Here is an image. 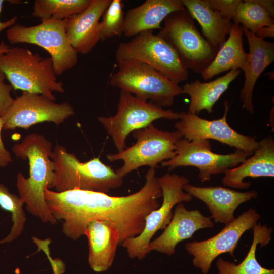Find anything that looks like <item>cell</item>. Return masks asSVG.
<instances>
[{"instance_id":"44dd1931","label":"cell","mask_w":274,"mask_h":274,"mask_svg":"<svg viewBox=\"0 0 274 274\" xmlns=\"http://www.w3.org/2000/svg\"><path fill=\"white\" fill-rule=\"evenodd\" d=\"M85 235L88 239L90 267L95 272L106 271L113 263L120 244L117 229L109 221L93 220L88 224Z\"/></svg>"},{"instance_id":"2e32d148","label":"cell","mask_w":274,"mask_h":274,"mask_svg":"<svg viewBox=\"0 0 274 274\" xmlns=\"http://www.w3.org/2000/svg\"><path fill=\"white\" fill-rule=\"evenodd\" d=\"M214 222L210 217L204 216L198 210H188L182 203L176 206L170 222L163 232L151 241L148 251H156L172 256L177 245L181 241L191 238L197 230L212 228Z\"/></svg>"},{"instance_id":"d6986e66","label":"cell","mask_w":274,"mask_h":274,"mask_svg":"<svg viewBox=\"0 0 274 274\" xmlns=\"http://www.w3.org/2000/svg\"><path fill=\"white\" fill-rule=\"evenodd\" d=\"M264 177H274V140L271 136L259 141L258 148L240 165L226 171L222 182L233 188L246 189L251 182H245L246 178Z\"/></svg>"},{"instance_id":"e575fe53","label":"cell","mask_w":274,"mask_h":274,"mask_svg":"<svg viewBox=\"0 0 274 274\" xmlns=\"http://www.w3.org/2000/svg\"><path fill=\"white\" fill-rule=\"evenodd\" d=\"M257 37L264 39L266 37H274V24L259 28L254 33Z\"/></svg>"},{"instance_id":"7a4b0ae2","label":"cell","mask_w":274,"mask_h":274,"mask_svg":"<svg viewBox=\"0 0 274 274\" xmlns=\"http://www.w3.org/2000/svg\"><path fill=\"white\" fill-rule=\"evenodd\" d=\"M51 142L44 135L32 133L21 142L16 143L12 150L17 157L27 160L29 176L20 172L16 177V187L19 197L27 211L42 223L56 224L57 221L50 212L45 201V189L54 187V164L51 159Z\"/></svg>"},{"instance_id":"6da1fadb","label":"cell","mask_w":274,"mask_h":274,"mask_svg":"<svg viewBox=\"0 0 274 274\" xmlns=\"http://www.w3.org/2000/svg\"><path fill=\"white\" fill-rule=\"evenodd\" d=\"M145 182L137 192L125 196L74 189L58 192L46 189L44 196L54 219L62 221V232L77 241L85 235L88 224L93 220H108L117 229L120 244L143 231L146 216L160 206L162 191L156 170L150 168Z\"/></svg>"},{"instance_id":"4316f807","label":"cell","mask_w":274,"mask_h":274,"mask_svg":"<svg viewBox=\"0 0 274 274\" xmlns=\"http://www.w3.org/2000/svg\"><path fill=\"white\" fill-rule=\"evenodd\" d=\"M92 0H35L32 15L41 21L63 20L80 13L90 5Z\"/></svg>"},{"instance_id":"52a82bcc","label":"cell","mask_w":274,"mask_h":274,"mask_svg":"<svg viewBox=\"0 0 274 274\" xmlns=\"http://www.w3.org/2000/svg\"><path fill=\"white\" fill-rule=\"evenodd\" d=\"M136 143L116 154H108L110 162L122 160L123 165L115 170L122 178L143 166L158 167V164L176 155V144L183 138L177 130L163 131L152 123L132 132Z\"/></svg>"},{"instance_id":"5bb4252c","label":"cell","mask_w":274,"mask_h":274,"mask_svg":"<svg viewBox=\"0 0 274 274\" xmlns=\"http://www.w3.org/2000/svg\"><path fill=\"white\" fill-rule=\"evenodd\" d=\"M260 218L256 209L250 208L214 236L202 241L187 243L185 248L193 257L194 266L200 268L203 274H207L213 261L218 256L228 253L234 257V251L242 236L252 229Z\"/></svg>"},{"instance_id":"8d00e7d4","label":"cell","mask_w":274,"mask_h":274,"mask_svg":"<svg viewBox=\"0 0 274 274\" xmlns=\"http://www.w3.org/2000/svg\"><path fill=\"white\" fill-rule=\"evenodd\" d=\"M10 48V46L7 45L5 42L2 40L0 43V53L6 52Z\"/></svg>"},{"instance_id":"f35d334b","label":"cell","mask_w":274,"mask_h":274,"mask_svg":"<svg viewBox=\"0 0 274 274\" xmlns=\"http://www.w3.org/2000/svg\"><path fill=\"white\" fill-rule=\"evenodd\" d=\"M273 72H270V73H267L268 74V78L269 79H270L271 80H272L273 78L272 77H273V74L271 75L272 73H273Z\"/></svg>"},{"instance_id":"ba28073f","label":"cell","mask_w":274,"mask_h":274,"mask_svg":"<svg viewBox=\"0 0 274 274\" xmlns=\"http://www.w3.org/2000/svg\"><path fill=\"white\" fill-rule=\"evenodd\" d=\"M115 59L117 63L130 60L142 62L177 84L188 78V71L175 51L153 30L141 32L131 40L120 43Z\"/></svg>"},{"instance_id":"5b68a950","label":"cell","mask_w":274,"mask_h":274,"mask_svg":"<svg viewBox=\"0 0 274 274\" xmlns=\"http://www.w3.org/2000/svg\"><path fill=\"white\" fill-rule=\"evenodd\" d=\"M164 22L157 35L173 48L186 68L201 74L218 51L200 34L185 8L170 13Z\"/></svg>"},{"instance_id":"7c38bea8","label":"cell","mask_w":274,"mask_h":274,"mask_svg":"<svg viewBox=\"0 0 274 274\" xmlns=\"http://www.w3.org/2000/svg\"><path fill=\"white\" fill-rule=\"evenodd\" d=\"M176 153L172 159L161 162L162 166L167 167L169 171L180 166L196 167L200 182H205L212 175L237 166L253 152L236 150L228 154H217L212 151L209 140L188 141L183 138L176 144Z\"/></svg>"},{"instance_id":"4fadbf2b","label":"cell","mask_w":274,"mask_h":274,"mask_svg":"<svg viewBox=\"0 0 274 274\" xmlns=\"http://www.w3.org/2000/svg\"><path fill=\"white\" fill-rule=\"evenodd\" d=\"M74 114V108L68 102H56L43 95L25 91L14 99L2 116L3 128L27 129L44 122L58 125Z\"/></svg>"},{"instance_id":"d6a6232c","label":"cell","mask_w":274,"mask_h":274,"mask_svg":"<svg viewBox=\"0 0 274 274\" xmlns=\"http://www.w3.org/2000/svg\"><path fill=\"white\" fill-rule=\"evenodd\" d=\"M4 127V121L0 117V167H5L13 161L10 153L5 148L1 137V131Z\"/></svg>"},{"instance_id":"ffe728a7","label":"cell","mask_w":274,"mask_h":274,"mask_svg":"<svg viewBox=\"0 0 274 274\" xmlns=\"http://www.w3.org/2000/svg\"><path fill=\"white\" fill-rule=\"evenodd\" d=\"M242 28L248 42L249 52L243 70L245 80L239 97L243 108L253 114V90L262 73L274 60V43L260 39L247 29Z\"/></svg>"},{"instance_id":"8fae6325","label":"cell","mask_w":274,"mask_h":274,"mask_svg":"<svg viewBox=\"0 0 274 274\" xmlns=\"http://www.w3.org/2000/svg\"><path fill=\"white\" fill-rule=\"evenodd\" d=\"M157 181L162 191L161 205L146 216L144 229L140 234L125 239L121 245L131 259L141 260L145 258L149 253L148 245L153 236L158 230L164 229L170 222L174 207L184 202H189L193 198L183 189L184 186L189 183L188 178L167 173L157 178Z\"/></svg>"},{"instance_id":"7402d4cb","label":"cell","mask_w":274,"mask_h":274,"mask_svg":"<svg viewBox=\"0 0 274 274\" xmlns=\"http://www.w3.org/2000/svg\"><path fill=\"white\" fill-rule=\"evenodd\" d=\"M184 9L182 0H147L127 11L123 34L130 37L144 31L161 29V22L168 15Z\"/></svg>"},{"instance_id":"4dcf8cb0","label":"cell","mask_w":274,"mask_h":274,"mask_svg":"<svg viewBox=\"0 0 274 274\" xmlns=\"http://www.w3.org/2000/svg\"><path fill=\"white\" fill-rule=\"evenodd\" d=\"M210 7L224 19L231 21L234 17L241 0H207Z\"/></svg>"},{"instance_id":"e0dca14e","label":"cell","mask_w":274,"mask_h":274,"mask_svg":"<svg viewBox=\"0 0 274 274\" xmlns=\"http://www.w3.org/2000/svg\"><path fill=\"white\" fill-rule=\"evenodd\" d=\"M111 1L92 0L84 11L66 19L67 37L78 53H90L101 40L99 20Z\"/></svg>"},{"instance_id":"30bf717a","label":"cell","mask_w":274,"mask_h":274,"mask_svg":"<svg viewBox=\"0 0 274 274\" xmlns=\"http://www.w3.org/2000/svg\"><path fill=\"white\" fill-rule=\"evenodd\" d=\"M179 116V112L165 110L150 101L140 100L133 94L120 90L116 114L99 116L98 120L120 152L126 147V139L130 133L147 127L158 119L178 120Z\"/></svg>"},{"instance_id":"74e56055","label":"cell","mask_w":274,"mask_h":274,"mask_svg":"<svg viewBox=\"0 0 274 274\" xmlns=\"http://www.w3.org/2000/svg\"><path fill=\"white\" fill-rule=\"evenodd\" d=\"M53 270L54 274H60V273H62V271L60 269L57 268H55V267L53 268Z\"/></svg>"},{"instance_id":"8992f818","label":"cell","mask_w":274,"mask_h":274,"mask_svg":"<svg viewBox=\"0 0 274 274\" xmlns=\"http://www.w3.org/2000/svg\"><path fill=\"white\" fill-rule=\"evenodd\" d=\"M117 63L118 70L111 76L110 84L140 100H150L161 107H168L176 96L183 94L178 84L144 63L132 60Z\"/></svg>"},{"instance_id":"cb8c5ba5","label":"cell","mask_w":274,"mask_h":274,"mask_svg":"<svg viewBox=\"0 0 274 274\" xmlns=\"http://www.w3.org/2000/svg\"><path fill=\"white\" fill-rule=\"evenodd\" d=\"M229 35L214 60L201 73L204 80L226 71L244 70L248 55L244 49L242 26L232 23Z\"/></svg>"},{"instance_id":"836d02e7","label":"cell","mask_w":274,"mask_h":274,"mask_svg":"<svg viewBox=\"0 0 274 274\" xmlns=\"http://www.w3.org/2000/svg\"><path fill=\"white\" fill-rule=\"evenodd\" d=\"M256 4L261 7L268 15L274 18V1L273 0H253Z\"/></svg>"},{"instance_id":"277c9868","label":"cell","mask_w":274,"mask_h":274,"mask_svg":"<svg viewBox=\"0 0 274 274\" xmlns=\"http://www.w3.org/2000/svg\"><path fill=\"white\" fill-rule=\"evenodd\" d=\"M50 157L55 166L53 188L56 192L79 189L107 193L123 183V178L99 157L82 162L59 144L52 150Z\"/></svg>"},{"instance_id":"d590c367","label":"cell","mask_w":274,"mask_h":274,"mask_svg":"<svg viewBox=\"0 0 274 274\" xmlns=\"http://www.w3.org/2000/svg\"><path fill=\"white\" fill-rule=\"evenodd\" d=\"M4 3V0H0V14L2 11L3 4ZM18 18L16 16H14L9 20L6 21H0V34L5 29L9 28L14 24L17 23Z\"/></svg>"},{"instance_id":"d4e9b609","label":"cell","mask_w":274,"mask_h":274,"mask_svg":"<svg viewBox=\"0 0 274 274\" xmlns=\"http://www.w3.org/2000/svg\"><path fill=\"white\" fill-rule=\"evenodd\" d=\"M193 19L199 23L206 39L218 51L225 41L232 23L212 9L207 0H182Z\"/></svg>"},{"instance_id":"ac0fdd59","label":"cell","mask_w":274,"mask_h":274,"mask_svg":"<svg viewBox=\"0 0 274 274\" xmlns=\"http://www.w3.org/2000/svg\"><path fill=\"white\" fill-rule=\"evenodd\" d=\"M183 189L206 204L214 222L225 225L235 219L234 213L239 205L258 195L255 190L239 192L218 186L198 187L189 183L184 186Z\"/></svg>"},{"instance_id":"9a60e30c","label":"cell","mask_w":274,"mask_h":274,"mask_svg":"<svg viewBox=\"0 0 274 274\" xmlns=\"http://www.w3.org/2000/svg\"><path fill=\"white\" fill-rule=\"evenodd\" d=\"M224 104V113L220 119L210 120L188 112H181L174 126L188 141L213 139L236 150L254 152L259 147V141L255 136L239 133L229 125L227 115L229 105L227 100Z\"/></svg>"},{"instance_id":"3957f363","label":"cell","mask_w":274,"mask_h":274,"mask_svg":"<svg viewBox=\"0 0 274 274\" xmlns=\"http://www.w3.org/2000/svg\"><path fill=\"white\" fill-rule=\"evenodd\" d=\"M0 70L15 90L40 94L52 101L56 100L53 92H65L51 58L43 57L26 47H10L0 53Z\"/></svg>"},{"instance_id":"603a6c76","label":"cell","mask_w":274,"mask_h":274,"mask_svg":"<svg viewBox=\"0 0 274 274\" xmlns=\"http://www.w3.org/2000/svg\"><path fill=\"white\" fill-rule=\"evenodd\" d=\"M241 73L239 70H232L208 82L196 80L184 84L182 87L183 94H187L190 98L188 112L198 115L205 110L212 113L213 106Z\"/></svg>"},{"instance_id":"9c48e42d","label":"cell","mask_w":274,"mask_h":274,"mask_svg":"<svg viewBox=\"0 0 274 274\" xmlns=\"http://www.w3.org/2000/svg\"><path fill=\"white\" fill-rule=\"evenodd\" d=\"M66 19L45 20L31 26L16 23L8 28L6 37L11 44H31L44 49L50 55L56 75H61L78 62V53L66 34Z\"/></svg>"},{"instance_id":"f1b7e54d","label":"cell","mask_w":274,"mask_h":274,"mask_svg":"<svg viewBox=\"0 0 274 274\" xmlns=\"http://www.w3.org/2000/svg\"><path fill=\"white\" fill-rule=\"evenodd\" d=\"M232 20L254 34L262 27L274 24L273 19L253 0L242 1Z\"/></svg>"},{"instance_id":"484cf974","label":"cell","mask_w":274,"mask_h":274,"mask_svg":"<svg viewBox=\"0 0 274 274\" xmlns=\"http://www.w3.org/2000/svg\"><path fill=\"white\" fill-rule=\"evenodd\" d=\"M253 237L248 253L238 264L219 258L216 262L218 274H274L273 269L261 266L256 257L257 246L267 245L271 239L273 229L266 225L257 223L252 228Z\"/></svg>"},{"instance_id":"83f0119b","label":"cell","mask_w":274,"mask_h":274,"mask_svg":"<svg viewBox=\"0 0 274 274\" xmlns=\"http://www.w3.org/2000/svg\"><path fill=\"white\" fill-rule=\"evenodd\" d=\"M24 203L19 196L11 193L7 186L0 184V207L11 213L13 225L10 233L0 239V244L11 242L23 232L26 216L23 210Z\"/></svg>"},{"instance_id":"1f68e13d","label":"cell","mask_w":274,"mask_h":274,"mask_svg":"<svg viewBox=\"0 0 274 274\" xmlns=\"http://www.w3.org/2000/svg\"><path fill=\"white\" fill-rule=\"evenodd\" d=\"M5 74L0 70V117L4 115L14 100L11 95L13 88L5 82Z\"/></svg>"},{"instance_id":"f546056e","label":"cell","mask_w":274,"mask_h":274,"mask_svg":"<svg viewBox=\"0 0 274 274\" xmlns=\"http://www.w3.org/2000/svg\"><path fill=\"white\" fill-rule=\"evenodd\" d=\"M121 0H112L104 12L101 21V40L123 35L124 15Z\"/></svg>"}]
</instances>
